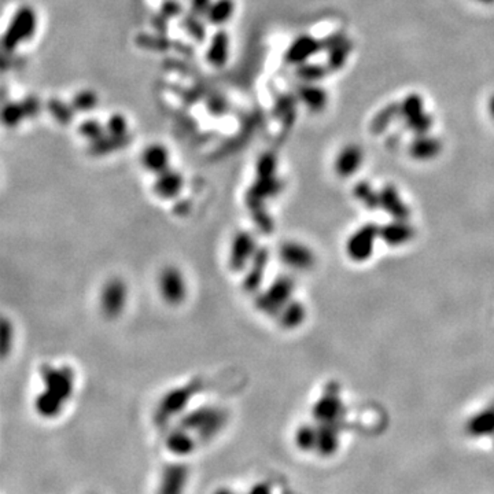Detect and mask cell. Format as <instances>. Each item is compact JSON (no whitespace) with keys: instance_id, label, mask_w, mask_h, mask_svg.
<instances>
[{"instance_id":"cell-3","label":"cell","mask_w":494,"mask_h":494,"mask_svg":"<svg viewBox=\"0 0 494 494\" xmlns=\"http://www.w3.org/2000/svg\"><path fill=\"white\" fill-rule=\"evenodd\" d=\"M37 16L32 7L23 5L11 18L8 29L3 36V48L5 52H12L21 43L29 40L36 30Z\"/></svg>"},{"instance_id":"cell-10","label":"cell","mask_w":494,"mask_h":494,"mask_svg":"<svg viewBox=\"0 0 494 494\" xmlns=\"http://www.w3.org/2000/svg\"><path fill=\"white\" fill-rule=\"evenodd\" d=\"M279 255L284 265L295 270H306L314 263L313 251L298 242L283 243L279 250Z\"/></svg>"},{"instance_id":"cell-30","label":"cell","mask_w":494,"mask_h":494,"mask_svg":"<svg viewBox=\"0 0 494 494\" xmlns=\"http://www.w3.org/2000/svg\"><path fill=\"white\" fill-rule=\"evenodd\" d=\"M1 117H3V122L7 126H15L23 118H26V114H25L22 103H8L3 108Z\"/></svg>"},{"instance_id":"cell-8","label":"cell","mask_w":494,"mask_h":494,"mask_svg":"<svg viewBox=\"0 0 494 494\" xmlns=\"http://www.w3.org/2000/svg\"><path fill=\"white\" fill-rule=\"evenodd\" d=\"M379 232L380 228L373 224L364 225L362 228L355 231L346 243L347 255L357 262L368 259L372 255L375 240L376 237H379Z\"/></svg>"},{"instance_id":"cell-18","label":"cell","mask_w":494,"mask_h":494,"mask_svg":"<svg viewBox=\"0 0 494 494\" xmlns=\"http://www.w3.org/2000/svg\"><path fill=\"white\" fill-rule=\"evenodd\" d=\"M306 317V309L299 301L290 299L279 311L276 318L279 324L285 329H294L299 327Z\"/></svg>"},{"instance_id":"cell-33","label":"cell","mask_w":494,"mask_h":494,"mask_svg":"<svg viewBox=\"0 0 494 494\" xmlns=\"http://www.w3.org/2000/svg\"><path fill=\"white\" fill-rule=\"evenodd\" d=\"M354 193H355V196H357L366 207H369L370 210H373L375 207L380 206V198H379V195H376L375 192H372L370 188H369V185H366V184H358L357 188H355V191H354Z\"/></svg>"},{"instance_id":"cell-16","label":"cell","mask_w":494,"mask_h":494,"mask_svg":"<svg viewBox=\"0 0 494 494\" xmlns=\"http://www.w3.org/2000/svg\"><path fill=\"white\" fill-rule=\"evenodd\" d=\"M465 430L473 438L493 435L494 434V406L480 410L479 413L472 416L468 420Z\"/></svg>"},{"instance_id":"cell-20","label":"cell","mask_w":494,"mask_h":494,"mask_svg":"<svg viewBox=\"0 0 494 494\" xmlns=\"http://www.w3.org/2000/svg\"><path fill=\"white\" fill-rule=\"evenodd\" d=\"M187 480V469L180 464H173L165 468L162 480H161V491L165 493H177L184 489Z\"/></svg>"},{"instance_id":"cell-5","label":"cell","mask_w":494,"mask_h":494,"mask_svg":"<svg viewBox=\"0 0 494 494\" xmlns=\"http://www.w3.org/2000/svg\"><path fill=\"white\" fill-rule=\"evenodd\" d=\"M257 250H258L257 239L251 232L248 231L237 232L231 242V248L228 255L229 268L233 272L246 270Z\"/></svg>"},{"instance_id":"cell-38","label":"cell","mask_w":494,"mask_h":494,"mask_svg":"<svg viewBox=\"0 0 494 494\" xmlns=\"http://www.w3.org/2000/svg\"><path fill=\"white\" fill-rule=\"evenodd\" d=\"M22 106H23L26 117L36 115L38 113V110H40V103H38V100L36 97H27L26 100L22 102Z\"/></svg>"},{"instance_id":"cell-13","label":"cell","mask_w":494,"mask_h":494,"mask_svg":"<svg viewBox=\"0 0 494 494\" xmlns=\"http://www.w3.org/2000/svg\"><path fill=\"white\" fill-rule=\"evenodd\" d=\"M184 185V178L178 172L166 169L165 172L156 174L154 181V192L162 199H173L176 198Z\"/></svg>"},{"instance_id":"cell-28","label":"cell","mask_w":494,"mask_h":494,"mask_svg":"<svg viewBox=\"0 0 494 494\" xmlns=\"http://www.w3.org/2000/svg\"><path fill=\"white\" fill-rule=\"evenodd\" d=\"M314 41L311 38L302 37L296 40L287 52V59L290 62H302L314 51Z\"/></svg>"},{"instance_id":"cell-32","label":"cell","mask_w":494,"mask_h":494,"mask_svg":"<svg viewBox=\"0 0 494 494\" xmlns=\"http://www.w3.org/2000/svg\"><path fill=\"white\" fill-rule=\"evenodd\" d=\"M78 130H80V134H82L85 139L95 141L104 136L106 126L99 124L96 119H88L80 125Z\"/></svg>"},{"instance_id":"cell-27","label":"cell","mask_w":494,"mask_h":494,"mask_svg":"<svg viewBox=\"0 0 494 494\" xmlns=\"http://www.w3.org/2000/svg\"><path fill=\"white\" fill-rule=\"evenodd\" d=\"M360 159H361L360 152H358L355 148H347V150H344V151L339 155V158H338V161H336V170H338V173L342 174V176H347V174L353 173V172L358 167Z\"/></svg>"},{"instance_id":"cell-25","label":"cell","mask_w":494,"mask_h":494,"mask_svg":"<svg viewBox=\"0 0 494 494\" xmlns=\"http://www.w3.org/2000/svg\"><path fill=\"white\" fill-rule=\"evenodd\" d=\"M295 445L302 451L316 450L317 443V425L302 424L295 431Z\"/></svg>"},{"instance_id":"cell-29","label":"cell","mask_w":494,"mask_h":494,"mask_svg":"<svg viewBox=\"0 0 494 494\" xmlns=\"http://www.w3.org/2000/svg\"><path fill=\"white\" fill-rule=\"evenodd\" d=\"M47 107H48V111L52 114V117L55 119H58V122H60V124H69L73 119L74 108L71 106H66L64 103H62L58 99L49 100Z\"/></svg>"},{"instance_id":"cell-15","label":"cell","mask_w":494,"mask_h":494,"mask_svg":"<svg viewBox=\"0 0 494 494\" xmlns=\"http://www.w3.org/2000/svg\"><path fill=\"white\" fill-rule=\"evenodd\" d=\"M414 235V229L412 225L406 222V220H395L380 228L379 237L383 239L388 246H401L409 242Z\"/></svg>"},{"instance_id":"cell-19","label":"cell","mask_w":494,"mask_h":494,"mask_svg":"<svg viewBox=\"0 0 494 494\" xmlns=\"http://www.w3.org/2000/svg\"><path fill=\"white\" fill-rule=\"evenodd\" d=\"M228 54H229L228 34L224 30H218L210 41L207 49V60L215 67H222L228 60Z\"/></svg>"},{"instance_id":"cell-17","label":"cell","mask_w":494,"mask_h":494,"mask_svg":"<svg viewBox=\"0 0 494 494\" xmlns=\"http://www.w3.org/2000/svg\"><path fill=\"white\" fill-rule=\"evenodd\" d=\"M141 163L147 170L159 174L169 169V152L161 144H151L143 151Z\"/></svg>"},{"instance_id":"cell-11","label":"cell","mask_w":494,"mask_h":494,"mask_svg":"<svg viewBox=\"0 0 494 494\" xmlns=\"http://www.w3.org/2000/svg\"><path fill=\"white\" fill-rule=\"evenodd\" d=\"M269 261V251L266 247H258L257 252L254 254L252 259L250 261L248 266L246 268V274L243 279V287L247 292H258L265 270Z\"/></svg>"},{"instance_id":"cell-9","label":"cell","mask_w":494,"mask_h":494,"mask_svg":"<svg viewBox=\"0 0 494 494\" xmlns=\"http://www.w3.org/2000/svg\"><path fill=\"white\" fill-rule=\"evenodd\" d=\"M128 301V287L121 279L108 280L100 291V307L107 317H118Z\"/></svg>"},{"instance_id":"cell-1","label":"cell","mask_w":494,"mask_h":494,"mask_svg":"<svg viewBox=\"0 0 494 494\" xmlns=\"http://www.w3.org/2000/svg\"><path fill=\"white\" fill-rule=\"evenodd\" d=\"M40 376L44 388L34 398L36 412L45 419L56 417L74 390V372L70 366L43 364Z\"/></svg>"},{"instance_id":"cell-6","label":"cell","mask_w":494,"mask_h":494,"mask_svg":"<svg viewBox=\"0 0 494 494\" xmlns=\"http://www.w3.org/2000/svg\"><path fill=\"white\" fill-rule=\"evenodd\" d=\"M158 290L167 305L181 303L187 295V284L181 270L176 266L165 268L158 279Z\"/></svg>"},{"instance_id":"cell-24","label":"cell","mask_w":494,"mask_h":494,"mask_svg":"<svg viewBox=\"0 0 494 494\" xmlns=\"http://www.w3.org/2000/svg\"><path fill=\"white\" fill-rule=\"evenodd\" d=\"M225 413L221 409L217 408H211L210 414L207 416L206 421L202 424V427L196 431V435L199 436V439H209L213 435H215L221 427L225 423Z\"/></svg>"},{"instance_id":"cell-12","label":"cell","mask_w":494,"mask_h":494,"mask_svg":"<svg viewBox=\"0 0 494 494\" xmlns=\"http://www.w3.org/2000/svg\"><path fill=\"white\" fill-rule=\"evenodd\" d=\"M339 427L340 421L320 423L317 425L316 451L324 457L332 456L339 446Z\"/></svg>"},{"instance_id":"cell-39","label":"cell","mask_w":494,"mask_h":494,"mask_svg":"<svg viewBox=\"0 0 494 494\" xmlns=\"http://www.w3.org/2000/svg\"><path fill=\"white\" fill-rule=\"evenodd\" d=\"M490 111H491V114H493V117H494V96H493V99H491V102H490Z\"/></svg>"},{"instance_id":"cell-34","label":"cell","mask_w":494,"mask_h":494,"mask_svg":"<svg viewBox=\"0 0 494 494\" xmlns=\"http://www.w3.org/2000/svg\"><path fill=\"white\" fill-rule=\"evenodd\" d=\"M106 132L114 136H125L128 134V122L124 115L113 114L106 124Z\"/></svg>"},{"instance_id":"cell-37","label":"cell","mask_w":494,"mask_h":494,"mask_svg":"<svg viewBox=\"0 0 494 494\" xmlns=\"http://www.w3.org/2000/svg\"><path fill=\"white\" fill-rule=\"evenodd\" d=\"M302 97L307 104H313V106H320L321 104V99H316V97H322L320 91L317 89H311V88H306L302 91Z\"/></svg>"},{"instance_id":"cell-22","label":"cell","mask_w":494,"mask_h":494,"mask_svg":"<svg viewBox=\"0 0 494 494\" xmlns=\"http://www.w3.org/2000/svg\"><path fill=\"white\" fill-rule=\"evenodd\" d=\"M235 11L233 0H215L209 4L206 10V16L213 25H224L226 23Z\"/></svg>"},{"instance_id":"cell-7","label":"cell","mask_w":494,"mask_h":494,"mask_svg":"<svg viewBox=\"0 0 494 494\" xmlns=\"http://www.w3.org/2000/svg\"><path fill=\"white\" fill-rule=\"evenodd\" d=\"M314 420L320 423L340 421L344 414V406L338 397V386L331 383L327 386L325 392L316 401L311 409Z\"/></svg>"},{"instance_id":"cell-2","label":"cell","mask_w":494,"mask_h":494,"mask_svg":"<svg viewBox=\"0 0 494 494\" xmlns=\"http://www.w3.org/2000/svg\"><path fill=\"white\" fill-rule=\"evenodd\" d=\"M295 290V279L288 274L276 277L268 288L258 292L255 296V306L259 311L276 317L281 307L292 299Z\"/></svg>"},{"instance_id":"cell-26","label":"cell","mask_w":494,"mask_h":494,"mask_svg":"<svg viewBox=\"0 0 494 494\" xmlns=\"http://www.w3.org/2000/svg\"><path fill=\"white\" fill-rule=\"evenodd\" d=\"M210 412H211L210 406H202V408L192 409L187 413H183L180 417V425L189 430L191 432L192 431L196 432L202 427V424L206 421Z\"/></svg>"},{"instance_id":"cell-14","label":"cell","mask_w":494,"mask_h":494,"mask_svg":"<svg viewBox=\"0 0 494 494\" xmlns=\"http://www.w3.org/2000/svg\"><path fill=\"white\" fill-rule=\"evenodd\" d=\"M165 445H166V449L172 454L183 457V456H188L192 453L196 442L193 440L191 431L178 424L177 428H173L172 431H169V434L166 435V439H165Z\"/></svg>"},{"instance_id":"cell-21","label":"cell","mask_w":494,"mask_h":494,"mask_svg":"<svg viewBox=\"0 0 494 494\" xmlns=\"http://www.w3.org/2000/svg\"><path fill=\"white\" fill-rule=\"evenodd\" d=\"M380 198V206L388 213L391 214L395 220H406L409 211L408 207L401 202L397 191L391 187H387L381 191V193L379 195Z\"/></svg>"},{"instance_id":"cell-23","label":"cell","mask_w":494,"mask_h":494,"mask_svg":"<svg viewBox=\"0 0 494 494\" xmlns=\"http://www.w3.org/2000/svg\"><path fill=\"white\" fill-rule=\"evenodd\" d=\"M129 141V136H114V134H108V136H103L95 141H91L89 145V152L92 155H106L111 151L119 150L122 147H125Z\"/></svg>"},{"instance_id":"cell-31","label":"cell","mask_w":494,"mask_h":494,"mask_svg":"<svg viewBox=\"0 0 494 494\" xmlns=\"http://www.w3.org/2000/svg\"><path fill=\"white\" fill-rule=\"evenodd\" d=\"M97 104V96L92 91H81L77 93L71 102L74 111H89Z\"/></svg>"},{"instance_id":"cell-35","label":"cell","mask_w":494,"mask_h":494,"mask_svg":"<svg viewBox=\"0 0 494 494\" xmlns=\"http://www.w3.org/2000/svg\"><path fill=\"white\" fill-rule=\"evenodd\" d=\"M276 159L270 154H265L259 158L257 163V176L258 177H270L274 176Z\"/></svg>"},{"instance_id":"cell-4","label":"cell","mask_w":494,"mask_h":494,"mask_svg":"<svg viewBox=\"0 0 494 494\" xmlns=\"http://www.w3.org/2000/svg\"><path fill=\"white\" fill-rule=\"evenodd\" d=\"M199 388H200V383L195 381V383H189L187 386L172 388L170 391H167L159 402V408H158V413H156L159 416V419L162 421H167L173 416L183 414L184 410L187 409L192 395Z\"/></svg>"},{"instance_id":"cell-36","label":"cell","mask_w":494,"mask_h":494,"mask_svg":"<svg viewBox=\"0 0 494 494\" xmlns=\"http://www.w3.org/2000/svg\"><path fill=\"white\" fill-rule=\"evenodd\" d=\"M1 339H3V343H1V349H3V354L5 355L8 351H10V344L12 342V328L10 327L8 321L4 318L3 320V327H1Z\"/></svg>"}]
</instances>
